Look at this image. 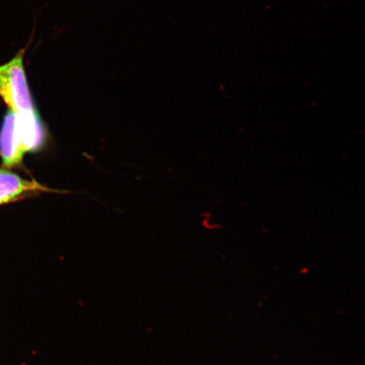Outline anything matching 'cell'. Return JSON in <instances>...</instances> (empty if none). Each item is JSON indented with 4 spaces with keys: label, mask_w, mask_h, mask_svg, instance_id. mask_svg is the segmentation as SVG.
Listing matches in <instances>:
<instances>
[{
    "label": "cell",
    "mask_w": 365,
    "mask_h": 365,
    "mask_svg": "<svg viewBox=\"0 0 365 365\" xmlns=\"http://www.w3.org/2000/svg\"><path fill=\"white\" fill-rule=\"evenodd\" d=\"M34 191L48 192V189L34 180H26L11 171L0 170V205L13 202Z\"/></svg>",
    "instance_id": "3"
},
{
    "label": "cell",
    "mask_w": 365,
    "mask_h": 365,
    "mask_svg": "<svg viewBox=\"0 0 365 365\" xmlns=\"http://www.w3.org/2000/svg\"><path fill=\"white\" fill-rule=\"evenodd\" d=\"M24 50L6 65L0 66V97L17 115L36 113L27 82L24 65Z\"/></svg>",
    "instance_id": "1"
},
{
    "label": "cell",
    "mask_w": 365,
    "mask_h": 365,
    "mask_svg": "<svg viewBox=\"0 0 365 365\" xmlns=\"http://www.w3.org/2000/svg\"><path fill=\"white\" fill-rule=\"evenodd\" d=\"M24 154L18 130L16 113L10 109L4 118L0 131V156L4 165L11 168L21 163Z\"/></svg>",
    "instance_id": "2"
},
{
    "label": "cell",
    "mask_w": 365,
    "mask_h": 365,
    "mask_svg": "<svg viewBox=\"0 0 365 365\" xmlns=\"http://www.w3.org/2000/svg\"><path fill=\"white\" fill-rule=\"evenodd\" d=\"M18 130L25 153L35 152L43 147L45 130L38 113L31 115H17Z\"/></svg>",
    "instance_id": "4"
}]
</instances>
